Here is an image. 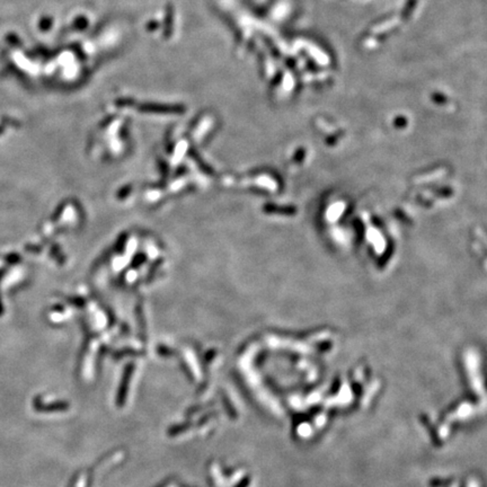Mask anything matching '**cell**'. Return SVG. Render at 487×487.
Here are the masks:
<instances>
[{"mask_svg":"<svg viewBox=\"0 0 487 487\" xmlns=\"http://www.w3.org/2000/svg\"><path fill=\"white\" fill-rule=\"evenodd\" d=\"M20 259V257L18 256V255H16V254H11L9 255V256L7 257V261H9L10 263H17L18 261Z\"/></svg>","mask_w":487,"mask_h":487,"instance_id":"1","label":"cell"}]
</instances>
